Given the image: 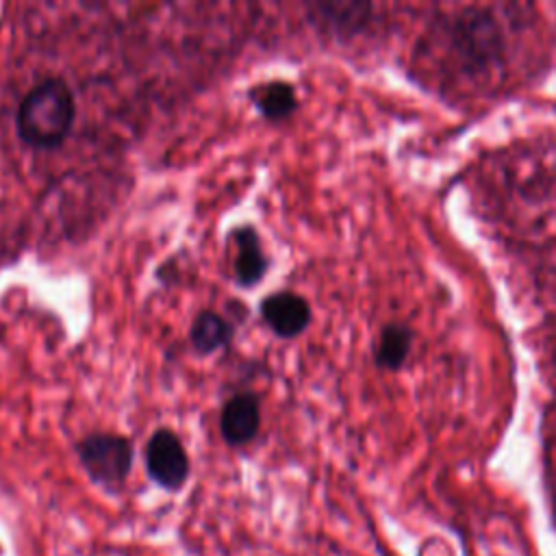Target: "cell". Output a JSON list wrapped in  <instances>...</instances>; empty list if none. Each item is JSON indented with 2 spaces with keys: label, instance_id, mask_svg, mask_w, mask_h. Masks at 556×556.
<instances>
[{
  "label": "cell",
  "instance_id": "1",
  "mask_svg": "<svg viewBox=\"0 0 556 556\" xmlns=\"http://www.w3.org/2000/svg\"><path fill=\"white\" fill-rule=\"evenodd\" d=\"M76 115L74 96L65 80L48 78L33 87L17 109L20 139L39 150L59 148Z\"/></svg>",
  "mask_w": 556,
  "mask_h": 556
},
{
  "label": "cell",
  "instance_id": "2",
  "mask_svg": "<svg viewBox=\"0 0 556 556\" xmlns=\"http://www.w3.org/2000/svg\"><path fill=\"white\" fill-rule=\"evenodd\" d=\"M76 454L89 478L109 489L124 484L132 467V443L122 434H89L76 445Z\"/></svg>",
  "mask_w": 556,
  "mask_h": 556
},
{
  "label": "cell",
  "instance_id": "3",
  "mask_svg": "<svg viewBox=\"0 0 556 556\" xmlns=\"http://www.w3.org/2000/svg\"><path fill=\"white\" fill-rule=\"evenodd\" d=\"M148 476L167 491H178L189 478V456L178 434L169 428H159L146 443Z\"/></svg>",
  "mask_w": 556,
  "mask_h": 556
},
{
  "label": "cell",
  "instance_id": "4",
  "mask_svg": "<svg viewBox=\"0 0 556 556\" xmlns=\"http://www.w3.org/2000/svg\"><path fill=\"white\" fill-rule=\"evenodd\" d=\"M261 315L274 334L282 339H293L306 330L311 324L308 302L293 291H276L261 302Z\"/></svg>",
  "mask_w": 556,
  "mask_h": 556
},
{
  "label": "cell",
  "instance_id": "5",
  "mask_svg": "<svg viewBox=\"0 0 556 556\" xmlns=\"http://www.w3.org/2000/svg\"><path fill=\"white\" fill-rule=\"evenodd\" d=\"M261 428V404L250 391L232 395L219 415V432L228 445L250 443Z\"/></svg>",
  "mask_w": 556,
  "mask_h": 556
},
{
  "label": "cell",
  "instance_id": "6",
  "mask_svg": "<svg viewBox=\"0 0 556 556\" xmlns=\"http://www.w3.org/2000/svg\"><path fill=\"white\" fill-rule=\"evenodd\" d=\"M237 248L235 254V278L241 287H252L261 282L267 271V256L261 248V239L252 226H239L232 232Z\"/></svg>",
  "mask_w": 556,
  "mask_h": 556
},
{
  "label": "cell",
  "instance_id": "7",
  "mask_svg": "<svg viewBox=\"0 0 556 556\" xmlns=\"http://www.w3.org/2000/svg\"><path fill=\"white\" fill-rule=\"evenodd\" d=\"M254 106L261 111V115L269 122L287 119L298 109V96L293 85L285 80H271L265 85H258L250 93Z\"/></svg>",
  "mask_w": 556,
  "mask_h": 556
},
{
  "label": "cell",
  "instance_id": "8",
  "mask_svg": "<svg viewBox=\"0 0 556 556\" xmlns=\"http://www.w3.org/2000/svg\"><path fill=\"white\" fill-rule=\"evenodd\" d=\"M191 343L200 354H213L232 339V326L213 311H202L191 324Z\"/></svg>",
  "mask_w": 556,
  "mask_h": 556
},
{
  "label": "cell",
  "instance_id": "9",
  "mask_svg": "<svg viewBox=\"0 0 556 556\" xmlns=\"http://www.w3.org/2000/svg\"><path fill=\"white\" fill-rule=\"evenodd\" d=\"M410 330L400 324H389L382 328L376 345V363L384 369H397L410 352Z\"/></svg>",
  "mask_w": 556,
  "mask_h": 556
}]
</instances>
